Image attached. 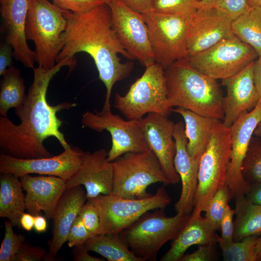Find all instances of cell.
I'll list each match as a JSON object with an SVG mask.
<instances>
[{"mask_svg":"<svg viewBox=\"0 0 261 261\" xmlns=\"http://www.w3.org/2000/svg\"><path fill=\"white\" fill-rule=\"evenodd\" d=\"M76 64L75 58L67 57L49 69L39 66L32 68L33 82L23 105L15 109L20 123L15 124L8 116H0V147L2 153L22 159L51 157L53 155L43 144L49 137L56 138L64 150L71 147L59 130L62 121L57 114L76 104L63 102L51 105L47 101L46 94L51 79L61 68L68 66L71 72Z\"/></svg>","mask_w":261,"mask_h":261,"instance_id":"6da1fadb","label":"cell"},{"mask_svg":"<svg viewBox=\"0 0 261 261\" xmlns=\"http://www.w3.org/2000/svg\"><path fill=\"white\" fill-rule=\"evenodd\" d=\"M67 25L61 35L63 46L56 63L78 53L88 54L93 59L99 77L106 87L103 107L110 108L114 85L128 77L133 68L131 61L123 63L119 55L133 59L124 49L113 29L111 9L103 3L90 11L75 14L65 10Z\"/></svg>","mask_w":261,"mask_h":261,"instance_id":"7a4b0ae2","label":"cell"},{"mask_svg":"<svg viewBox=\"0 0 261 261\" xmlns=\"http://www.w3.org/2000/svg\"><path fill=\"white\" fill-rule=\"evenodd\" d=\"M170 106L200 115L223 120V93L214 79L192 67L186 58L164 70Z\"/></svg>","mask_w":261,"mask_h":261,"instance_id":"3957f363","label":"cell"},{"mask_svg":"<svg viewBox=\"0 0 261 261\" xmlns=\"http://www.w3.org/2000/svg\"><path fill=\"white\" fill-rule=\"evenodd\" d=\"M190 214L177 213L165 215L164 209L147 211L118 235L136 256L142 261H155L160 249L173 240L188 222Z\"/></svg>","mask_w":261,"mask_h":261,"instance_id":"277c9868","label":"cell"},{"mask_svg":"<svg viewBox=\"0 0 261 261\" xmlns=\"http://www.w3.org/2000/svg\"><path fill=\"white\" fill-rule=\"evenodd\" d=\"M62 10L48 0H29L25 34L35 45V62L49 69L63 46L61 35L67 25Z\"/></svg>","mask_w":261,"mask_h":261,"instance_id":"5b68a950","label":"cell"},{"mask_svg":"<svg viewBox=\"0 0 261 261\" xmlns=\"http://www.w3.org/2000/svg\"><path fill=\"white\" fill-rule=\"evenodd\" d=\"M164 69L154 62L146 67L124 95H115L114 106L128 120L153 113L168 116L172 111L167 97Z\"/></svg>","mask_w":261,"mask_h":261,"instance_id":"8992f818","label":"cell"},{"mask_svg":"<svg viewBox=\"0 0 261 261\" xmlns=\"http://www.w3.org/2000/svg\"><path fill=\"white\" fill-rule=\"evenodd\" d=\"M231 148L230 129L220 120L201 158L191 214L204 212L216 192L225 185Z\"/></svg>","mask_w":261,"mask_h":261,"instance_id":"52a82bcc","label":"cell"},{"mask_svg":"<svg viewBox=\"0 0 261 261\" xmlns=\"http://www.w3.org/2000/svg\"><path fill=\"white\" fill-rule=\"evenodd\" d=\"M113 184L112 193L122 198L138 199L152 194L147 192L151 184L170 182L155 154L150 149L128 152L112 162Z\"/></svg>","mask_w":261,"mask_h":261,"instance_id":"ba28073f","label":"cell"},{"mask_svg":"<svg viewBox=\"0 0 261 261\" xmlns=\"http://www.w3.org/2000/svg\"><path fill=\"white\" fill-rule=\"evenodd\" d=\"M164 185L151 196L138 199H126L110 193L87 199L95 206L100 218L98 234H118L147 211L165 209L171 200Z\"/></svg>","mask_w":261,"mask_h":261,"instance_id":"9c48e42d","label":"cell"},{"mask_svg":"<svg viewBox=\"0 0 261 261\" xmlns=\"http://www.w3.org/2000/svg\"><path fill=\"white\" fill-rule=\"evenodd\" d=\"M257 57L253 48L233 35L186 59L198 71L222 80L235 74Z\"/></svg>","mask_w":261,"mask_h":261,"instance_id":"30bf717a","label":"cell"},{"mask_svg":"<svg viewBox=\"0 0 261 261\" xmlns=\"http://www.w3.org/2000/svg\"><path fill=\"white\" fill-rule=\"evenodd\" d=\"M143 14L155 62L165 70L175 61L186 58L187 20L153 11Z\"/></svg>","mask_w":261,"mask_h":261,"instance_id":"8fae6325","label":"cell"},{"mask_svg":"<svg viewBox=\"0 0 261 261\" xmlns=\"http://www.w3.org/2000/svg\"><path fill=\"white\" fill-rule=\"evenodd\" d=\"M81 123L94 131L100 132L106 130L110 133L112 146L107 153V160L110 162L126 153L149 149L140 120H124L113 114L111 108L102 107L101 111L94 113L86 112L82 115Z\"/></svg>","mask_w":261,"mask_h":261,"instance_id":"7c38bea8","label":"cell"},{"mask_svg":"<svg viewBox=\"0 0 261 261\" xmlns=\"http://www.w3.org/2000/svg\"><path fill=\"white\" fill-rule=\"evenodd\" d=\"M108 5L113 29L124 49L145 67L155 62L143 14L123 0H112Z\"/></svg>","mask_w":261,"mask_h":261,"instance_id":"4fadbf2b","label":"cell"},{"mask_svg":"<svg viewBox=\"0 0 261 261\" xmlns=\"http://www.w3.org/2000/svg\"><path fill=\"white\" fill-rule=\"evenodd\" d=\"M85 151L71 146L60 154L47 158L22 159L2 152L0 155V173H9L18 177L37 174L59 177L66 181L79 170Z\"/></svg>","mask_w":261,"mask_h":261,"instance_id":"5bb4252c","label":"cell"},{"mask_svg":"<svg viewBox=\"0 0 261 261\" xmlns=\"http://www.w3.org/2000/svg\"><path fill=\"white\" fill-rule=\"evenodd\" d=\"M261 120V102L249 112L244 113L230 128L231 148L225 185L233 199L245 195L250 185L242 175V166L254 131Z\"/></svg>","mask_w":261,"mask_h":261,"instance_id":"9a60e30c","label":"cell"},{"mask_svg":"<svg viewBox=\"0 0 261 261\" xmlns=\"http://www.w3.org/2000/svg\"><path fill=\"white\" fill-rule=\"evenodd\" d=\"M232 21L228 15L216 8L203 6L199 9L187 20V58L234 35L232 29Z\"/></svg>","mask_w":261,"mask_h":261,"instance_id":"2e32d148","label":"cell"},{"mask_svg":"<svg viewBox=\"0 0 261 261\" xmlns=\"http://www.w3.org/2000/svg\"><path fill=\"white\" fill-rule=\"evenodd\" d=\"M139 120L145 141L157 157L170 184L178 183L180 178L174 166L175 123L168 116L153 113Z\"/></svg>","mask_w":261,"mask_h":261,"instance_id":"e0dca14e","label":"cell"},{"mask_svg":"<svg viewBox=\"0 0 261 261\" xmlns=\"http://www.w3.org/2000/svg\"><path fill=\"white\" fill-rule=\"evenodd\" d=\"M253 63L254 61L233 76L222 80L226 88L222 100V122L228 128L244 113L253 109L260 101L253 81Z\"/></svg>","mask_w":261,"mask_h":261,"instance_id":"ac0fdd59","label":"cell"},{"mask_svg":"<svg viewBox=\"0 0 261 261\" xmlns=\"http://www.w3.org/2000/svg\"><path fill=\"white\" fill-rule=\"evenodd\" d=\"M0 2L5 41L12 46L14 58L24 67L32 69L35 54L29 47L25 34L29 0H0Z\"/></svg>","mask_w":261,"mask_h":261,"instance_id":"d6986e66","label":"cell"},{"mask_svg":"<svg viewBox=\"0 0 261 261\" xmlns=\"http://www.w3.org/2000/svg\"><path fill=\"white\" fill-rule=\"evenodd\" d=\"M113 184L112 163L108 160L107 153L103 148L92 153L85 151L81 167L66 181L67 188L84 186L87 199L112 193Z\"/></svg>","mask_w":261,"mask_h":261,"instance_id":"ffe728a7","label":"cell"},{"mask_svg":"<svg viewBox=\"0 0 261 261\" xmlns=\"http://www.w3.org/2000/svg\"><path fill=\"white\" fill-rule=\"evenodd\" d=\"M20 180L25 194V204L28 213L33 216L42 215L52 219L56 207L67 188L66 181L52 175H24Z\"/></svg>","mask_w":261,"mask_h":261,"instance_id":"44dd1931","label":"cell"},{"mask_svg":"<svg viewBox=\"0 0 261 261\" xmlns=\"http://www.w3.org/2000/svg\"><path fill=\"white\" fill-rule=\"evenodd\" d=\"M173 135L176 146L174 166L182 183L181 194L174 207L177 213L189 215L193 210L199 166L192 161L188 152V140L183 121L174 124Z\"/></svg>","mask_w":261,"mask_h":261,"instance_id":"7402d4cb","label":"cell"},{"mask_svg":"<svg viewBox=\"0 0 261 261\" xmlns=\"http://www.w3.org/2000/svg\"><path fill=\"white\" fill-rule=\"evenodd\" d=\"M87 200L81 185L67 188L56 207L53 219L52 238L48 243V255L53 261L62 246L67 241L70 229Z\"/></svg>","mask_w":261,"mask_h":261,"instance_id":"603a6c76","label":"cell"},{"mask_svg":"<svg viewBox=\"0 0 261 261\" xmlns=\"http://www.w3.org/2000/svg\"><path fill=\"white\" fill-rule=\"evenodd\" d=\"M216 230L208 219L200 214H190L188 220L172 240L170 248L160 261H179L191 246L217 243Z\"/></svg>","mask_w":261,"mask_h":261,"instance_id":"cb8c5ba5","label":"cell"},{"mask_svg":"<svg viewBox=\"0 0 261 261\" xmlns=\"http://www.w3.org/2000/svg\"><path fill=\"white\" fill-rule=\"evenodd\" d=\"M172 111L183 118L188 142L187 148L192 161L199 166L201 158L210 141L216 124L221 120L203 116L177 107Z\"/></svg>","mask_w":261,"mask_h":261,"instance_id":"d4e9b609","label":"cell"},{"mask_svg":"<svg viewBox=\"0 0 261 261\" xmlns=\"http://www.w3.org/2000/svg\"><path fill=\"white\" fill-rule=\"evenodd\" d=\"M23 191L20 177L12 174H0V217L7 218L13 226L18 228L26 209Z\"/></svg>","mask_w":261,"mask_h":261,"instance_id":"484cf974","label":"cell"},{"mask_svg":"<svg viewBox=\"0 0 261 261\" xmlns=\"http://www.w3.org/2000/svg\"><path fill=\"white\" fill-rule=\"evenodd\" d=\"M233 241L261 234V205L252 203L245 195L236 197Z\"/></svg>","mask_w":261,"mask_h":261,"instance_id":"4316f807","label":"cell"},{"mask_svg":"<svg viewBox=\"0 0 261 261\" xmlns=\"http://www.w3.org/2000/svg\"><path fill=\"white\" fill-rule=\"evenodd\" d=\"M84 246L88 252H96L109 261H142L118 234H96L89 238Z\"/></svg>","mask_w":261,"mask_h":261,"instance_id":"83f0119b","label":"cell"},{"mask_svg":"<svg viewBox=\"0 0 261 261\" xmlns=\"http://www.w3.org/2000/svg\"><path fill=\"white\" fill-rule=\"evenodd\" d=\"M24 80L19 69L14 65L9 67L0 82V115L7 116L8 110L21 107L26 98Z\"/></svg>","mask_w":261,"mask_h":261,"instance_id":"f1b7e54d","label":"cell"},{"mask_svg":"<svg viewBox=\"0 0 261 261\" xmlns=\"http://www.w3.org/2000/svg\"><path fill=\"white\" fill-rule=\"evenodd\" d=\"M233 34L249 45L261 56V8L249 7L248 10L232 21Z\"/></svg>","mask_w":261,"mask_h":261,"instance_id":"f546056e","label":"cell"},{"mask_svg":"<svg viewBox=\"0 0 261 261\" xmlns=\"http://www.w3.org/2000/svg\"><path fill=\"white\" fill-rule=\"evenodd\" d=\"M258 236L252 235L240 241L227 242L217 234V243L224 261H257L255 246Z\"/></svg>","mask_w":261,"mask_h":261,"instance_id":"4dcf8cb0","label":"cell"},{"mask_svg":"<svg viewBox=\"0 0 261 261\" xmlns=\"http://www.w3.org/2000/svg\"><path fill=\"white\" fill-rule=\"evenodd\" d=\"M242 173L249 185L261 182V138L251 137L243 162Z\"/></svg>","mask_w":261,"mask_h":261,"instance_id":"1f68e13d","label":"cell"},{"mask_svg":"<svg viewBox=\"0 0 261 261\" xmlns=\"http://www.w3.org/2000/svg\"><path fill=\"white\" fill-rule=\"evenodd\" d=\"M203 6L199 0H153L152 11L177 15L188 20Z\"/></svg>","mask_w":261,"mask_h":261,"instance_id":"d6a6232c","label":"cell"},{"mask_svg":"<svg viewBox=\"0 0 261 261\" xmlns=\"http://www.w3.org/2000/svg\"><path fill=\"white\" fill-rule=\"evenodd\" d=\"M232 199H233L232 192L225 185L216 192L204 211V217L216 231L220 229L222 218Z\"/></svg>","mask_w":261,"mask_h":261,"instance_id":"836d02e7","label":"cell"},{"mask_svg":"<svg viewBox=\"0 0 261 261\" xmlns=\"http://www.w3.org/2000/svg\"><path fill=\"white\" fill-rule=\"evenodd\" d=\"M5 233L0 248V261H14L25 239L24 235L15 233L10 221H5Z\"/></svg>","mask_w":261,"mask_h":261,"instance_id":"e575fe53","label":"cell"},{"mask_svg":"<svg viewBox=\"0 0 261 261\" xmlns=\"http://www.w3.org/2000/svg\"><path fill=\"white\" fill-rule=\"evenodd\" d=\"M207 6L221 11L232 21L249 8L247 0H212L211 3Z\"/></svg>","mask_w":261,"mask_h":261,"instance_id":"d590c367","label":"cell"},{"mask_svg":"<svg viewBox=\"0 0 261 261\" xmlns=\"http://www.w3.org/2000/svg\"><path fill=\"white\" fill-rule=\"evenodd\" d=\"M78 216L93 235L98 234L100 218L95 206L90 200L87 199V202L81 207Z\"/></svg>","mask_w":261,"mask_h":261,"instance_id":"8d00e7d4","label":"cell"},{"mask_svg":"<svg viewBox=\"0 0 261 261\" xmlns=\"http://www.w3.org/2000/svg\"><path fill=\"white\" fill-rule=\"evenodd\" d=\"M57 7L75 14L87 12L104 3L101 0H52Z\"/></svg>","mask_w":261,"mask_h":261,"instance_id":"74e56055","label":"cell"},{"mask_svg":"<svg viewBox=\"0 0 261 261\" xmlns=\"http://www.w3.org/2000/svg\"><path fill=\"white\" fill-rule=\"evenodd\" d=\"M14 261H53L45 250L23 242L15 255Z\"/></svg>","mask_w":261,"mask_h":261,"instance_id":"f35d334b","label":"cell"},{"mask_svg":"<svg viewBox=\"0 0 261 261\" xmlns=\"http://www.w3.org/2000/svg\"><path fill=\"white\" fill-rule=\"evenodd\" d=\"M93 235L86 228L81 218L78 216L72 224L67 238L70 247L83 245Z\"/></svg>","mask_w":261,"mask_h":261,"instance_id":"ab89813d","label":"cell"},{"mask_svg":"<svg viewBox=\"0 0 261 261\" xmlns=\"http://www.w3.org/2000/svg\"><path fill=\"white\" fill-rule=\"evenodd\" d=\"M214 244L199 245L192 253L184 254L179 261H212L216 259Z\"/></svg>","mask_w":261,"mask_h":261,"instance_id":"60d3db41","label":"cell"},{"mask_svg":"<svg viewBox=\"0 0 261 261\" xmlns=\"http://www.w3.org/2000/svg\"><path fill=\"white\" fill-rule=\"evenodd\" d=\"M234 214V209H232L228 204L222 218L220 228L221 231V238L227 242L233 241L234 230L233 217Z\"/></svg>","mask_w":261,"mask_h":261,"instance_id":"b9f144b4","label":"cell"},{"mask_svg":"<svg viewBox=\"0 0 261 261\" xmlns=\"http://www.w3.org/2000/svg\"><path fill=\"white\" fill-rule=\"evenodd\" d=\"M14 57L11 45L6 42L0 43V75H3L7 69L13 65L12 58Z\"/></svg>","mask_w":261,"mask_h":261,"instance_id":"7bdbcfd3","label":"cell"},{"mask_svg":"<svg viewBox=\"0 0 261 261\" xmlns=\"http://www.w3.org/2000/svg\"><path fill=\"white\" fill-rule=\"evenodd\" d=\"M130 8L141 14L152 11L153 0H123Z\"/></svg>","mask_w":261,"mask_h":261,"instance_id":"ee69618b","label":"cell"},{"mask_svg":"<svg viewBox=\"0 0 261 261\" xmlns=\"http://www.w3.org/2000/svg\"><path fill=\"white\" fill-rule=\"evenodd\" d=\"M74 261H104L102 258L93 257L88 254L84 245L73 247Z\"/></svg>","mask_w":261,"mask_h":261,"instance_id":"f6af8a7d","label":"cell"},{"mask_svg":"<svg viewBox=\"0 0 261 261\" xmlns=\"http://www.w3.org/2000/svg\"><path fill=\"white\" fill-rule=\"evenodd\" d=\"M245 196L252 203L261 205V182L250 184Z\"/></svg>","mask_w":261,"mask_h":261,"instance_id":"bcb514c9","label":"cell"},{"mask_svg":"<svg viewBox=\"0 0 261 261\" xmlns=\"http://www.w3.org/2000/svg\"><path fill=\"white\" fill-rule=\"evenodd\" d=\"M253 81L259 100L261 102V56L258 57L254 61Z\"/></svg>","mask_w":261,"mask_h":261,"instance_id":"7dc6e473","label":"cell"},{"mask_svg":"<svg viewBox=\"0 0 261 261\" xmlns=\"http://www.w3.org/2000/svg\"><path fill=\"white\" fill-rule=\"evenodd\" d=\"M34 216L30 213H23L20 220L21 228L27 231H30L34 227Z\"/></svg>","mask_w":261,"mask_h":261,"instance_id":"c3c4849f","label":"cell"},{"mask_svg":"<svg viewBox=\"0 0 261 261\" xmlns=\"http://www.w3.org/2000/svg\"><path fill=\"white\" fill-rule=\"evenodd\" d=\"M46 219L41 215L34 216L33 228L37 232L42 233L46 231L47 227Z\"/></svg>","mask_w":261,"mask_h":261,"instance_id":"681fc988","label":"cell"},{"mask_svg":"<svg viewBox=\"0 0 261 261\" xmlns=\"http://www.w3.org/2000/svg\"><path fill=\"white\" fill-rule=\"evenodd\" d=\"M255 253L257 261H261V236L258 237L255 246Z\"/></svg>","mask_w":261,"mask_h":261,"instance_id":"f907efd6","label":"cell"},{"mask_svg":"<svg viewBox=\"0 0 261 261\" xmlns=\"http://www.w3.org/2000/svg\"><path fill=\"white\" fill-rule=\"evenodd\" d=\"M249 7H259L261 8V0H247Z\"/></svg>","mask_w":261,"mask_h":261,"instance_id":"816d5d0a","label":"cell"},{"mask_svg":"<svg viewBox=\"0 0 261 261\" xmlns=\"http://www.w3.org/2000/svg\"><path fill=\"white\" fill-rule=\"evenodd\" d=\"M253 135L261 138V120L255 128L253 132Z\"/></svg>","mask_w":261,"mask_h":261,"instance_id":"f5cc1de1","label":"cell"},{"mask_svg":"<svg viewBox=\"0 0 261 261\" xmlns=\"http://www.w3.org/2000/svg\"><path fill=\"white\" fill-rule=\"evenodd\" d=\"M203 6H208L212 2V0H201Z\"/></svg>","mask_w":261,"mask_h":261,"instance_id":"db71d44e","label":"cell"},{"mask_svg":"<svg viewBox=\"0 0 261 261\" xmlns=\"http://www.w3.org/2000/svg\"><path fill=\"white\" fill-rule=\"evenodd\" d=\"M102 0L103 2L107 4H109L110 2L112 1V0Z\"/></svg>","mask_w":261,"mask_h":261,"instance_id":"11a10c76","label":"cell"}]
</instances>
